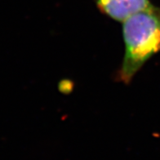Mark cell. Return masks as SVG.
Listing matches in <instances>:
<instances>
[{"instance_id":"obj_1","label":"cell","mask_w":160,"mask_h":160,"mask_svg":"<svg viewBox=\"0 0 160 160\" xmlns=\"http://www.w3.org/2000/svg\"><path fill=\"white\" fill-rule=\"evenodd\" d=\"M122 23L124 55L115 80L128 85L144 65L160 52V8L153 5Z\"/></svg>"},{"instance_id":"obj_2","label":"cell","mask_w":160,"mask_h":160,"mask_svg":"<svg viewBox=\"0 0 160 160\" xmlns=\"http://www.w3.org/2000/svg\"><path fill=\"white\" fill-rule=\"evenodd\" d=\"M102 14L122 22L133 14L153 6L150 0H92Z\"/></svg>"}]
</instances>
